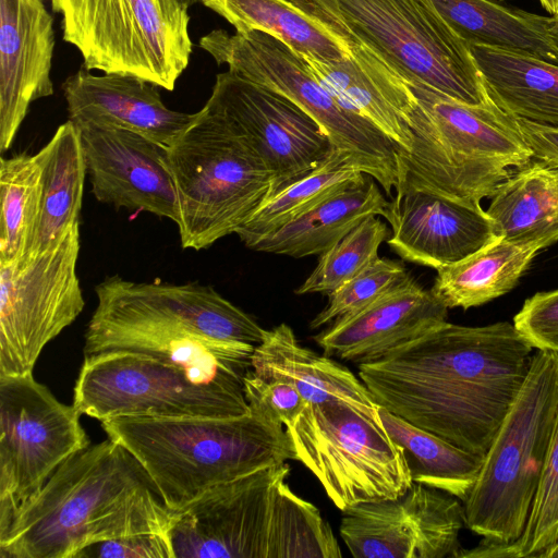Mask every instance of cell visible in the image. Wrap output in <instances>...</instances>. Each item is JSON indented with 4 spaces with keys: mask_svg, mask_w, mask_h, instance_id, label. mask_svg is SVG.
<instances>
[{
    "mask_svg": "<svg viewBox=\"0 0 558 558\" xmlns=\"http://www.w3.org/2000/svg\"><path fill=\"white\" fill-rule=\"evenodd\" d=\"M523 141L533 159L558 168V129L515 119Z\"/></svg>",
    "mask_w": 558,
    "mask_h": 558,
    "instance_id": "60d3db41",
    "label": "cell"
},
{
    "mask_svg": "<svg viewBox=\"0 0 558 558\" xmlns=\"http://www.w3.org/2000/svg\"><path fill=\"white\" fill-rule=\"evenodd\" d=\"M448 307L412 276L313 337L328 356L377 361L447 322Z\"/></svg>",
    "mask_w": 558,
    "mask_h": 558,
    "instance_id": "44dd1931",
    "label": "cell"
},
{
    "mask_svg": "<svg viewBox=\"0 0 558 558\" xmlns=\"http://www.w3.org/2000/svg\"><path fill=\"white\" fill-rule=\"evenodd\" d=\"M35 157L41 170L39 217L31 251L17 267L56 247L80 223L87 175L80 130L70 120Z\"/></svg>",
    "mask_w": 558,
    "mask_h": 558,
    "instance_id": "4316f807",
    "label": "cell"
},
{
    "mask_svg": "<svg viewBox=\"0 0 558 558\" xmlns=\"http://www.w3.org/2000/svg\"><path fill=\"white\" fill-rule=\"evenodd\" d=\"M558 413V353L536 349L531 368L463 500L465 526L504 543L526 524Z\"/></svg>",
    "mask_w": 558,
    "mask_h": 558,
    "instance_id": "9c48e42d",
    "label": "cell"
},
{
    "mask_svg": "<svg viewBox=\"0 0 558 558\" xmlns=\"http://www.w3.org/2000/svg\"><path fill=\"white\" fill-rule=\"evenodd\" d=\"M180 207L183 248L199 251L235 233L272 191V175L251 140L204 106L167 148Z\"/></svg>",
    "mask_w": 558,
    "mask_h": 558,
    "instance_id": "52a82bcc",
    "label": "cell"
},
{
    "mask_svg": "<svg viewBox=\"0 0 558 558\" xmlns=\"http://www.w3.org/2000/svg\"><path fill=\"white\" fill-rule=\"evenodd\" d=\"M63 40L87 70L133 76L172 92L193 43L182 0H50Z\"/></svg>",
    "mask_w": 558,
    "mask_h": 558,
    "instance_id": "30bf717a",
    "label": "cell"
},
{
    "mask_svg": "<svg viewBox=\"0 0 558 558\" xmlns=\"http://www.w3.org/2000/svg\"><path fill=\"white\" fill-rule=\"evenodd\" d=\"M356 161L333 148L330 155L303 177L272 193L235 234L251 248L361 173Z\"/></svg>",
    "mask_w": 558,
    "mask_h": 558,
    "instance_id": "d6a6232c",
    "label": "cell"
},
{
    "mask_svg": "<svg viewBox=\"0 0 558 558\" xmlns=\"http://www.w3.org/2000/svg\"><path fill=\"white\" fill-rule=\"evenodd\" d=\"M533 349L509 322H445L359 364V375L379 407L485 457L526 379Z\"/></svg>",
    "mask_w": 558,
    "mask_h": 558,
    "instance_id": "6da1fadb",
    "label": "cell"
},
{
    "mask_svg": "<svg viewBox=\"0 0 558 558\" xmlns=\"http://www.w3.org/2000/svg\"><path fill=\"white\" fill-rule=\"evenodd\" d=\"M378 412L391 439L403 448L412 481L446 492L463 502L485 457L465 451L385 408L379 407Z\"/></svg>",
    "mask_w": 558,
    "mask_h": 558,
    "instance_id": "1f68e13d",
    "label": "cell"
},
{
    "mask_svg": "<svg viewBox=\"0 0 558 558\" xmlns=\"http://www.w3.org/2000/svg\"><path fill=\"white\" fill-rule=\"evenodd\" d=\"M243 390L250 411L284 426L292 423L307 405L292 385L264 379L252 368L244 377Z\"/></svg>",
    "mask_w": 558,
    "mask_h": 558,
    "instance_id": "74e56055",
    "label": "cell"
},
{
    "mask_svg": "<svg viewBox=\"0 0 558 558\" xmlns=\"http://www.w3.org/2000/svg\"><path fill=\"white\" fill-rule=\"evenodd\" d=\"M97 306L85 332L84 355L142 352L185 369L233 343L257 345V322L214 287L189 282H134L119 275L95 288Z\"/></svg>",
    "mask_w": 558,
    "mask_h": 558,
    "instance_id": "277c9868",
    "label": "cell"
},
{
    "mask_svg": "<svg viewBox=\"0 0 558 558\" xmlns=\"http://www.w3.org/2000/svg\"><path fill=\"white\" fill-rule=\"evenodd\" d=\"M158 88L133 76L95 75L85 66L62 84L69 120L76 126L128 130L169 147L196 113L169 109Z\"/></svg>",
    "mask_w": 558,
    "mask_h": 558,
    "instance_id": "7402d4cb",
    "label": "cell"
},
{
    "mask_svg": "<svg viewBox=\"0 0 558 558\" xmlns=\"http://www.w3.org/2000/svg\"><path fill=\"white\" fill-rule=\"evenodd\" d=\"M199 47L218 65L287 97L324 130L332 146L350 155L362 172L391 196L398 185V145L335 96L306 62L276 37L259 31L231 35L214 29Z\"/></svg>",
    "mask_w": 558,
    "mask_h": 558,
    "instance_id": "8fae6325",
    "label": "cell"
},
{
    "mask_svg": "<svg viewBox=\"0 0 558 558\" xmlns=\"http://www.w3.org/2000/svg\"><path fill=\"white\" fill-rule=\"evenodd\" d=\"M189 8L193 4H195L196 2H198V0H182Z\"/></svg>",
    "mask_w": 558,
    "mask_h": 558,
    "instance_id": "ee69618b",
    "label": "cell"
},
{
    "mask_svg": "<svg viewBox=\"0 0 558 558\" xmlns=\"http://www.w3.org/2000/svg\"><path fill=\"white\" fill-rule=\"evenodd\" d=\"M379 54L409 83L454 100H492L463 39L428 0H292Z\"/></svg>",
    "mask_w": 558,
    "mask_h": 558,
    "instance_id": "ba28073f",
    "label": "cell"
},
{
    "mask_svg": "<svg viewBox=\"0 0 558 558\" xmlns=\"http://www.w3.org/2000/svg\"><path fill=\"white\" fill-rule=\"evenodd\" d=\"M410 277L400 262L378 257L366 269L328 294L327 305L312 319L318 329L354 314Z\"/></svg>",
    "mask_w": 558,
    "mask_h": 558,
    "instance_id": "8d00e7d4",
    "label": "cell"
},
{
    "mask_svg": "<svg viewBox=\"0 0 558 558\" xmlns=\"http://www.w3.org/2000/svg\"><path fill=\"white\" fill-rule=\"evenodd\" d=\"M80 416L33 373L0 376V532L65 460L90 446Z\"/></svg>",
    "mask_w": 558,
    "mask_h": 558,
    "instance_id": "5bb4252c",
    "label": "cell"
},
{
    "mask_svg": "<svg viewBox=\"0 0 558 558\" xmlns=\"http://www.w3.org/2000/svg\"><path fill=\"white\" fill-rule=\"evenodd\" d=\"M340 536L356 558H458L462 500L415 483L402 495L342 510Z\"/></svg>",
    "mask_w": 558,
    "mask_h": 558,
    "instance_id": "2e32d148",
    "label": "cell"
},
{
    "mask_svg": "<svg viewBox=\"0 0 558 558\" xmlns=\"http://www.w3.org/2000/svg\"><path fill=\"white\" fill-rule=\"evenodd\" d=\"M308 1V0H307Z\"/></svg>",
    "mask_w": 558,
    "mask_h": 558,
    "instance_id": "7dc6e473",
    "label": "cell"
},
{
    "mask_svg": "<svg viewBox=\"0 0 558 558\" xmlns=\"http://www.w3.org/2000/svg\"><path fill=\"white\" fill-rule=\"evenodd\" d=\"M542 7L554 17L558 13V0H539Z\"/></svg>",
    "mask_w": 558,
    "mask_h": 558,
    "instance_id": "7bdbcfd3",
    "label": "cell"
},
{
    "mask_svg": "<svg viewBox=\"0 0 558 558\" xmlns=\"http://www.w3.org/2000/svg\"><path fill=\"white\" fill-rule=\"evenodd\" d=\"M490 98L515 119L558 129V64L533 54L470 45Z\"/></svg>",
    "mask_w": 558,
    "mask_h": 558,
    "instance_id": "484cf974",
    "label": "cell"
},
{
    "mask_svg": "<svg viewBox=\"0 0 558 558\" xmlns=\"http://www.w3.org/2000/svg\"><path fill=\"white\" fill-rule=\"evenodd\" d=\"M92 193L114 208L147 211L180 223L167 146L138 133L95 125L77 126Z\"/></svg>",
    "mask_w": 558,
    "mask_h": 558,
    "instance_id": "ac0fdd59",
    "label": "cell"
},
{
    "mask_svg": "<svg viewBox=\"0 0 558 558\" xmlns=\"http://www.w3.org/2000/svg\"><path fill=\"white\" fill-rule=\"evenodd\" d=\"M286 430L296 460L341 511L396 498L413 484L403 448L391 439L379 412L338 400L307 403Z\"/></svg>",
    "mask_w": 558,
    "mask_h": 558,
    "instance_id": "7c38bea8",
    "label": "cell"
},
{
    "mask_svg": "<svg viewBox=\"0 0 558 558\" xmlns=\"http://www.w3.org/2000/svg\"><path fill=\"white\" fill-rule=\"evenodd\" d=\"M548 34L554 46L558 49V21L553 16L549 19Z\"/></svg>",
    "mask_w": 558,
    "mask_h": 558,
    "instance_id": "b9f144b4",
    "label": "cell"
},
{
    "mask_svg": "<svg viewBox=\"0 0 558 558\" xmlns=\"http://www.w3.org/2000/svg\"><path fill=\"white\" fill-rule=\"evenodd\" d=\"M470 45L526 52L558 64V49L549 34V19L496 0H428Z\"/></svg>",
    "mask_w": 558,
    "mask_h": 558,
    "instance_id": "f546056e",
    "label": "cell"
},
{
    "mask_svg": "<svg viewBox=\"0 0 558 558\" xmlns=\"http://www.w3.org/2000/svg\"><path fill=\"white\" fill-rule=\"evenodd\" d=\"M205 105L251 140L271 172V194L312 171L335 148L293 101L229 70L216 76Z\"/></svg>",
    "mask_w": 558,
    "mask_h": 558,
    "instance_id": "e0dca14e",
    "label": "cell"
},
{
    "mask_svg": "<svg viewBox=\"0 0 558 558\" xmlns=\"http://www.w3.org/2000/svg\"><path fill=\"white\" fill-rule=\"evenodd\" d=\"M80 223L25 265L0 264V376L33 373L44 348L84 308Z\"/></svg>",
    "mask_w": 558,
    "mask_h": 558,
    "instance_id": "9a60e30c",
    "label": "cell"
},
{
    "mask_svg": "<svg viewBox=\"0 0 558 558\" xmlns=\"http://www.w3.org/2000/svg\"><path fill=\"white\" fill-rule=\"evenodd\" d=\"M76 558H174L170 538L143 533L93 544Z\"/></svg>",
    "mask_w": 558,
    "mask_h": 558,
    "instance_id": "ab89813d",
    "label": "cell"
},
{
    "mask_svg": "<svg viewBox=\"0 0 558 558\" xmlns=\"http://www.w3.org/2000/svg\"><path fill=\"white\" fill-rule=\"evenodd\" d=\"M344 38L350 53L339 62L302 59L335 96L409 150L411 118L417 102L410 84L373 49L349 36Z\"/></svg>",
    "mask_w": 558,
    "mask_h": 558,
    "instance_id": "603a6c76",
    "label": "cell"
},
{
    "mask_svg": "<svg viewBox=\"0 0 558 558\" xmlns=\"http://www.w3.org/2000/svg\"><path fill=\"white\" fill-rule=\"evenodd\" d=\"M555 543H558V413L529 519L521 536L507 543L508 557L539 558Z\"/></svg>",
    "mask_w": 558,
    "mask_h": 558,
    "instance_id": "d590c367",
    "label": "cell"
},
{
    "mask_svg": "<svg viewBox=\"0 0 558 558\" xmlns=\"http://www.w3.org/2000/svg\"><path fill=\"white\" fill-rule=\"evenodd\" d=\"M396 192L385 217L392 231L387 243L402 259L438 269L500 238L481 205L417 189Z\"/></svg>",
    "mask_w": 558,
    "mask_h": 558,
    "instance_id": "d6986e66",
    "label": "cell"
},
{
    "mask_svg": "<svg viewBox=\"0 0 558 558\" xmlns=\"http://www.w3.org/2000/svg\"><path fill=\"white\" fill-rule=\"evenodd\" d=\"M252 369L264 379L292 385L307 403L338 400L378 413L379 405L361 378L328 355L301 345L284 323L266 330L255 345Z\"/></svg>",
    "mask_w": 558,
    "mask_h": 558,
    "instance_id": "cb8c5ba5",
    "label": "cell"
},
{
    "mask_svg": "<svg viewBox=\"0 0 558 558\" xmlns=\"http://www.w3.org/2000/svg\"><path fill=\"white\" fill-rule=\"evenodd\" d=\"M496 1H507V0H496Z\"/></svg>",
    "mask_w": 558,
    "mask_h": 558,
    "instance_id": "bcb514c9",
    "label": "cell"
},
{
    "mask_svg": "<svg viewBox=\"0 0 558 558\" xmlns=\"http://www.w3.org/2000/svg\"><path fill=\"white\" fill-rule=\"evenodd\" d=\"M236 33L269 34L303 59L335 63L350 53L349 41L292 0H198Z\"/></svg>",
    "mask_w": 558,
    "mask_h": 558,
    "instance_id": "f1b7e54d",
    "label": "cell"
},
{
    "mask_svg": "<svg viewBox=\"0 0 558 558\" xmlns=\"http://www.w3.org/2000/svg\"><path fill=\"white\" fill-rule=\"evenodd\" d=\"M284 462L217 484L174 511V558H339L319 510L288 485Z\"/></svg>",
    "mask_w": 558,
    "mask_h": 558,
    "instance_id": "3957f363",
    "label": "cell"
},
{
    "mask_svg": "<svg viewBox=\"0 0 558 558\" xmlns=\"http://www.w3.org/2000/svg\"><path fill=\"white\" fill-rule=\"evenodd\" d=\"M515 169L486 211L500 238L545 248L558 241V168L536 159Z\"/></svg>",
    "mask_w": 558,
    "mask_h": 558,
    "instance_id": "83f0119b",
    "label": "cell"
},
{
    "mask_svg": "<svg viewBox=\"0 0 558 558\" xmlns=\"http://www.w3.org/2000/svg\"><path fill=\"white\" fill-rule=\"evenodd\" d=\"M554 19H555L556 21H558V13H557V15H556V16H554Z\"/></svg>",
    "mask_w": 558,
    "mask_h": 558,
    "instance_id": "f6af8a7d",
    "label": "cell"
},
{
    "mask_svg": "<svg viewBox=\"0 0 558 558\" xmlns=\"http://www.w3.org/2000/svg\"><path fill=\"white\" fill-rule=\"evenodd\" d=\"M538 251L499 238L464 259L436 269L430 290L448 308L483 305L512 290Z\"/></svg>",
    "mask_w": 558,
    "mask_h": 558,
    "instance_id": "4dcf8cb0",
    "label": "cell"
},
{
    "mask_svg": "<svg viewBox=\"0 0 558 558\" xmlns=\"http://www.w3.org/2000/svg\"><path fill=\"white\" fill-rule=\"evenodd\" d=\"M409 84L417 102L411 118V147L398 146L396 190L417 189L481 205L509 178L510 168L533 159L515 118L493 99L469 105L422 84Z\"/></svg>",
    "mask_w": 558,
    "mask_h": 558,
    "instance_id": "8992f818",
    "label": "cell"
},
{
    "mask_svg": "<svg viewBox=\"0 0 558 558\" xmlns=\"http://www.w3.org/2000/svg\"><path fill=\"white\" fill-rule=\"evenodd\" d=\"M389 203L376 180L361 172L251 250L294 258L320 255L367 217H386Z\"/></svg>",
    "mask_w": 558,
    "mask_h": 558,
    "instance_id": "d4e9b609",
    "label": "cell"
},
{
    "mask_svg": "<svg viewBox=\"0 0 558 558\" xmlns=\"http://www.w3.org/2000/svg\"><path fill=\"white\" fill-rule=\"evenodd\" d=\"M73 405L100 422L121 416L227 417L250 411L244 390L201 383L180 366L129 350L85 355Z\"/></svg>",
    "mask_w": 558,
    "mask_h": 558,
    "instance_id": "4fadbf2b",
    "label": "cell"
},
{
    "mask_svg": "<svg viewBox=\"0 0 558 558\" xmlns=\"http://www.w3.org/2000/svg\"><path fill=\"white\" fill-rule=\"evenodd\" d=\"M53 19L43 0H0V151L8 150L29 105L53 94Z\"/></svg>",
    "mask_w": 558,
    "mask_h": 558,
    "instance_id": "ffe728a7",
    "label": "cell"
},
{
    "mask_svg": "<svg viewBox=\"0 0 558 558\" xmlns=\"http://www.w3.org/2000/svg\"><path fill=\"white\" fill-rule=\"evenodd\" d=\"M513 325L534 349L558 353V289L526 299Z\"/></svg>",
    "mask_w": 558,
    "mask_h": 558,
    "instance_id": "f35d334b",
    "label": "cell"
},
{
    "mask_svg": "<svg viewBox=\"0 0 558 558\" xmlns=\"http://www.w3.org/2000/svg\"><path fill=\"white\" fill-rule=\"evenodd\" d=\"M179 510L208 488L259 469L296 460L283 425L248 411L239 416H121L101 421Z\"/></svg>",
    "mask_w": 558,
    "mask_h": 558,
    "instance_id": "5b68a950",
    "label": "cell"
},
{
    "mask_svg": "<svg viewBox=\"0 0 558 558\" xmlns=\"http://www.w3.org/2000/svg\"><path fill=\"white\" fill-rule=\"evenodd\" d=\"M389 239L385 222L377 216L367 217L329 250L319 255L318 263L296 294H329L351 280L378 256L384 241Z\"/></svg>",
    "mask_w": 558,
    "mask_h": 558,
    "instance_id": "e575fe53",
    "label": "cell"
},
{
    "mask_svg": "<svg viewBox=\"0 0 558 558\" xmlns=\"http://www.w3.org/2000/svg\"><path fill=\"white\" fill-rule=\"evenodd\" d=\"M0 264L23 263L38 223L41 170L26 153L0 160Z\"/></svg>",
    "mask_w": 558,
    "mask_h": 558,
    "instance_id": "836d02e7",
    "label": "cell"
},
{
    "mask_svg": "<svg viewBox=\"0 0 558 558\" xmlns=\"http://www.w3.org/2000/svg\"><path fill=\"white\" fill-rule=\"evenodd\" d=\"M174 511L141 463L110 438L72 454L0 532V558H76L86 547L153 533Z\"/></svg>",
    "mask_w": 558,
    "mask_h": 558,
    "instance_id": "7a4b0ae2",
    "label": "cell"
}]
</instances>
